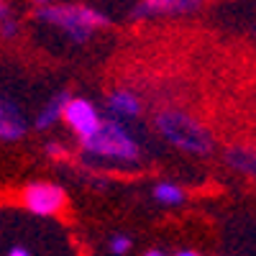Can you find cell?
<instances>
[{"label": "cell", "mask_w": 256, "mask_h": 256, "mask_svg": "<svg viewBox=\"0 0 256 256\" xmlns=\"http://www.w3.org/2000/svg\"><path fill=\"white\" fill-rule=\"evenodd\" d=\"M84 164L98 169H131L141 162V146L128 131V123L116 118H102L98 131L80 138Z\"/></svg>", "instance_id": "6da1fadb"}, {"label": "cell", "mask_w": 256, "mask_h": 256, "mask_svg": "<svg viewBox=\"0 0 256 256\" xmlns=\"http://www.w3.org/2000/svg\"><path fill=\"white\" fill-rule=\"evenodd\" d=\"M154 126L166 144H172L174 148H180L184 154L205 156L212 152V134L198 118H192L190 113H184L180 108L159 110L154 118Z\"/></svg>", "instance_id": "7a4b0ae2"}, {"label": "cell", "mask_w": 256, "mask_h": 256, "mask_svg": "<svg viewBox=\"0 0 256 256\" xmlns=\"http://www.w3.org/2000/svg\"><path fill=\"white\" fill-rule=\"evenodd\" d=\"M36 18L41 24L62 31L74 44H82L95 31L108 26V16H102L100 10L90 6H77V3H46L38 8Z\"/></svg>", "instance_id": "3957f363"}, {"label": "cell", "mask_w": 256, "mask_h": 256, "mask_svg": "<svg viewBox=\"0 0 256 256\" xmlns=\"http://www.w3.org/2000/svg\"><path fill=\"white\" fill-rule=\"evenodd\" d=\"M20 202L28 212L41 218L49 216H59L67 205V192L64 187L54 184V182H31L20 190Z\"/></svg>", "instance_id": "277c9868"}, {"label": "cell", "mask_w": 256, "mask_h": 256, "mask_svg": "<svg viewBox=\"0 0 256 256\" xmlns=\"http://www.w3.org/2000/svg\"><path fill=\"white\" fill-rule=\"evenodd\" d=\"M62 120L70 126V131L77 138H88L90 134L98 131L102 116L98 113V108H95L90 100H84V98H70L67 105H64Z\"/></svg>", "instance_id": "5b68a950"}, {"label": "cell", "mask_w": 256, "mask_h": 256, "mask_svg": "<svg viewBox=\"0 0 256 256\" xmlns=\"http://www.w3.org/2000/svg\"><path fill=\"white\" fill-rule=\"evenodd\" d=\"M202 0H141L134 8V18H152V16H190L200 8Z\"/></svg>", "instance_id": "8992f818"}, {"label": "cell", "mask_w": 256, "mask_h": 256, "mask_svg": "<svg viewBox=\"0 0 256 256\" xmlns=\"http://www.w3.org/2000/svg\"><path fill=\"white\" fill-rule=\"evenodd\" d=\"M26 131H28V126H26L24 110L10 98L0 95V141H6V144L20 141L26 136Z\"/></svg>", "instance_id": "52a82bcc"}, {"label": "cell", "mask_w": 256, "mask_h": 256, "mask_svg": "<svg viewBox=\"0 0 256 256\" xmlns=\"http://www.w3.org/2000/svg\"><path fill=\"white\" fill-rule=\"evenodd\" d=\"M105 108H108V118H116L120 123H131L141 116V98L134 90H113L105 100Z\"/></svg>", "instance_id": "ba28073f"}, {"label": "cell", "mask_w": 256, "mask_h": 256, "mask_svg": "<svg viewBox=\"0 0 256 256\" xmlns=\"http://www.w3.org/2000/svg\"><path fill=\"white\" fill-rule=\"evenodd\" d=\"M67 100H70V92H56V95H52L46 100V105L38 110V116L34 120V126L38 128V131H46V128H52V126H56L62 120V113H64Z\"/></svg>", "instance_id": "9c48e42d"}, {"label": "cell", "mask_w": 256, "mask_h": 256, "mask_svg": "<svg viewBox=\"0 0 256 256\" xmlns=\"http://www.w3.org/2000/svg\"><path fill=\"white\" fill-rule=\"evenodd\" d=\"M154 200L159 205H166V208H177V205H182L187 200V192L180 184H174V182H156Z\"/></svg>", "instance_id": "30bf717a"}, {"label": "cell", "mask_w": 256, "mask_h": 256, "mask_svg": "<svg viewBox=\"0 0 256 256\" xmlns=\"http://www.w3.org/2000/svg\"><path fill=\"white\" fill-rule=\"evenodd\" d=\"M228 164L238 169L244 174L256 177V152L254 148H230L228 152Z\"/></svg>", "instance_id": "8fae6325"}, {"label": "cell", "mask_w": 256, "mask_h": 256, "mask_svg": "<svg viewBox=\"0 0 256 256\" xmlns=\"http://www.w3.org/2000/svg\"><path fill=\"white\" fill-rule=\"evenodd\" d=\"M108 251L110 254H128V251H131V238H128V236H123V233H116V236L108 241Z\"/></svg>", "instance_id": "7c38bea8"}, {"label": "cell", "mask_w": 256, "mask_h": 256, "mask_svg": "<svg viewBox=\"0 0 256 256\" xmlns=\"http://www.w3.org/2000/svg\"><path fill=\"white\" fill-rule=\"evenodd\" d=\"M44 154L52 156V159H62L64 154H67V148H64L62 144H56V141H49V144L44 146Z\"/></svg>", "instance_id": "4fadbf2b"}, {"label": "cell", "mask_w": 256, "mask_h": 256, "mask_svg": "<svg viewBox=\"0 0 256 256\" xmlns=\"http://www.w3.org/2000/svg\"><path fill=\"white\" fill-rule=\"evenodd\" d=\"M0 34H3L6 38H13L18 34V26L13 24L10 18H0Z\"/></svg>", "instance_id": "5bb4252c"}, {"label": "cell", "mask_w": 256, "mask_h": 256, "mask_svg": "<svg viewBox=\"0 0 256 256\" xmlns=\"http://www.w3.org/2000/svg\"><path fill=\"white\" fill-rule=\"evenodd\" d=\"M10 256H28V248H24V246H13V248H10Z\"/></svg>", "instance_id": "9a60e30c"}, {"label": "cell", "mask_w": 256, "mask_h": 256, "mask_svg": "<svg viewBox=\"0 0 256 256\" xmlns=\"http://www.w3.org/2000/svg\"><path fill=\"white\" fill-rule=\"evenodd\" d=\"M177 254H180V256H195V251H192V248H180Z\"/></svg>", "instance_id": "2e32d148"}, {"label": "cell", "mask_w": 256, "mask_h": 256, "mask_svg": "<svg viewBox=\"0 0 256 256\" xmlns=\"http://www.w3.org/2000/svg\"><path fill=\"white\" fill-rule=\"evenodd\" d=\"M36 6H46V3H52V0H34Z\"/></svg>", "instance_id": "e0dca14e"}, {"label": "cell", "mask_w": 256, "mask_h": 256, "mask_svg": "<svg viewBox=\"0 0 256 256\" xmlns=\"http://www.w3.org/2000/svg\"><path fill=\"white\" fill-rule=\"evenodd\" d=\"M0 13H3V6H0Z\"/></svg>", "instance_id": "ac0fdd59"}]
</instances>
